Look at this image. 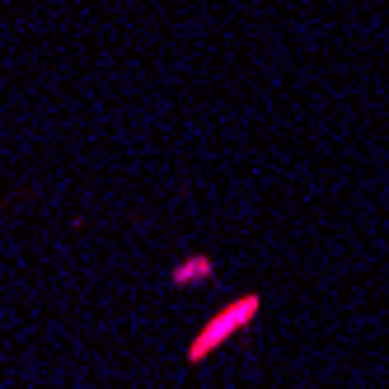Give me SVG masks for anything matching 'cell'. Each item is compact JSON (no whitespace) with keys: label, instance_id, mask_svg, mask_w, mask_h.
Wrapping results in <instances>:
<instances>
[{"label":"cell","instance_id":"obj_1","mask_svg":"<svg viewBox=\"0 0 389 389\" xmlns=\"http://www.w3.org/2000/svg\"><path fill=\"white\" fill-rule=\"evenodd\" d=\"M254 310H258V300H254V296H244L239 305H225V310L216 314V324H211L207 333H197V337H192V347H188V362H207V352H211V347H216L221 337H230L234 329H244Z\"/></svg>","mask_w":389,"mask_h":389},{"label":"cell","instance_id":"obj_2","mask_svg":"<svg viewBox=\"0 0 389 389\" xmlns=\"http://www.w3.org/2000/svg\"><path fill=\"white\" fill-rule=\"evenodd\" d=\"M207 272H211V263H207V258H188L179 272H174V282H188V277H207Z\"/></svg>","mask_w":389,"mask_h":389}]
</instances>
